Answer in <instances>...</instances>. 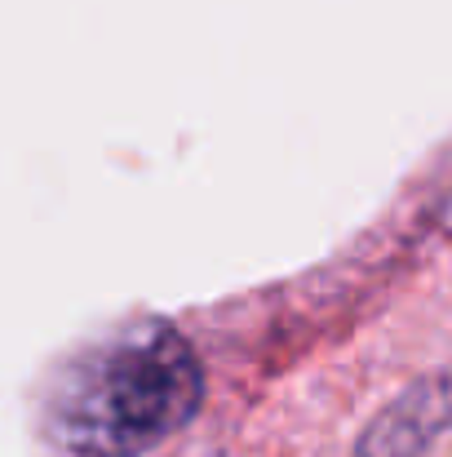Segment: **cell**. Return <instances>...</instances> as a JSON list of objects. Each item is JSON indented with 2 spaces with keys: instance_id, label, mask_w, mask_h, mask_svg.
Segmentation results:
<instances>
[{
  "instance_id": "cell-1",
  "label": "cell",
  "mask_w": 452,
  "mask_h": 457,
  "mask_svg": "<svg viewBox=\"0 0 452 457\" xmlns=\"http://www.w3.org/2000/svg\"><path fill=\"white\" fill-rule=\"evenodd\" d=\"M195 351L173 328H138L76 360L53 391V436L85 457H134L173 436L200 404Z\"/></svg>"
},
{
  "instance_id": "cell-2",
  "label": "cell",
  "mask_w": 452,
  "mask_h": 457,
  "mask_svg": "<svg viewBox=\"0 0 452 457\" xmlns=\"http://www.w3.org/2000/svg\"><path fill=\"white\" fill-rule=\"evenodd\" d=\"M452 422V378L408 391L359 445V457H417Z\"/></svg>"
}]
</instances>
